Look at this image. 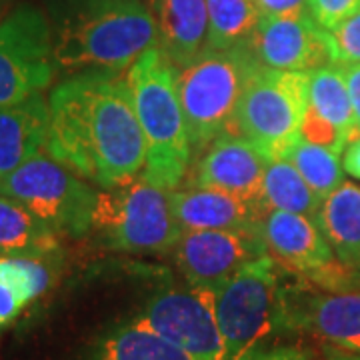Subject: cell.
I'll return each instance as SVG.
<instances>
[{
	"label": "cell",
	"instance_id": "obj_1",
	"mask_svg": "<svg viewBox=\"0 0 360 360\" xmlns=\"http://www.w3.org/2000/svg\"><path fill=\"white\" fill-rule=\"evenodd\" d=\"M46 153L101 188L136 180L146 146L127 72H80L49 94Z\"/></svg>",
	"mask_w": 360,
	"mask_h": 360
},
{
	"label": "cell",
	"instance_id": "obj_28",
	"mask_svg": "<svg viewBox=\"0 0 360 360\" xmlns=\"http://www.w3.org/2000/svg\"><path fill=\"white\" fill-rule=\"evenodd\" d=\"M356 11L360 0H309V14L322 30H333Z\"/></svg>",
	"mask_w": 360,
	"mask_h": 360
},
{
	"label": "cell",
	"instance_id": "obj_32",
	"mask_svg": "<svg viewBox=\"0 0 360 360\" xmlns=\"http://www.w3.org/2000/svg\"><path fill=\"white\" fill-rule=\"evenodd\" d=\"M342 168L350 176L360 180V136L345 148V153H342Z\"/></svg>",
	"mask_w": 360,
	"mask_h": 360
},
{
	"label": "cell",
	"instance_id": "obj_29",
	"mask_svg": "<svg viewBox=\"0 0 360 360\" xmlns=\"http://www.w3.org/2000/svg\"><path fill=\"white\" fill-rule=\"evenodd\" d=\"M234 360H312V352L300 347H257Z\"/></svg>",
	"mask_w": 360,
	"mask_h": 360
},
{
	"label": "cell",
	"instance_id": "obj_15",
	"mask_svg": "<svg viewBox=\"0 0 360 360\" xmlns=\"http://www.w3.org/2000/svg\"><path fill=\"white\" fill-rule=\"evenodd\" d=\"M172 210L182 231H258L269 208L214 188H174Z\"/></svg>",
	"mask_w": 360,
	"mask_h": 360
},
{
	"label": "cell",
	"instance_id": "obj_7",
	"mask_svg": "<svg viewBox=\"0 0 360 360\" xmlns=\"http://www.w3.org/2000/svg\"><path fill=\"white\" fill-rule=\"evenodd\" d=\"M309 108V72L258 68L250 77L229 132L252 142L269 160H276L300 139Z\"/></svg>",
	"mask_w": 360,
	"mask_h": 360
},
{
	"label": "cell",
	"instance_id": "obj_6",
	"mask_svg": "<svg viewBox=\"0 0 360 360\" xmlns=\"http://www.w3.org/2000/svg\"><path fill=\"white\" fill-rule=\"evenodd\" d=\"M281 264L270 257L250 260L210 290L226 356L234 360L283 330Z\"/></svg>",
	"mask_w": 360,
	"mask_h": 360
},
{
	"label": "cell",
	"instance_id": "obj_17",
	"mask_svg": "<svg viewBox=\"0 0 360 360\" xmlns=\"http://www.w3.org/2000/svg\"><path fill=\"white\" fill-rule=\"evenodd\" d=\"M49 118V98L42 92L0 106V179L46 150Z\"/></svg>",
	"mask_w": 360,
	"mask_h": 360
},
{
	"label": "cell",
	"instance_id": "obj_4",
	"mask_svg": "<svg viewBox=\"0 0 360 360\" xmlns=\"http://www.w3.org/2000/svg\"><path fill=\"white\" fill-rule=\"evenodd\" d=\"M260 66L245 46L208 51L193 65L179 68V94L193 156L229 132L250 77Z\"/></svg>",
	"mask_w": 360,
	"mask_h": 360
},
{
	"label": "cell",
	"instance_id": "obj_25",
	"mask_svg": "<svg viewBox=\"0 0 360 360\" xmlns=\"http://www.w3.org/2000/svg\"><path fill=\"white\" fill-rule=\"evenodd\" d=\"M283 158L302 174V179L309 182L310 188L322 200L345 182V168L340 162V155L324 146L298 139Z\"/></svg>",
	"mask_w": 360,
	"mask_h": 360
},
{
	"label": "cell",
	"instance_id": "obj_34",
	"mask_svg": "<svg viewBox=\"0 0 360 360\" xmlns=\"http://www.w3.org/2000/svg\"><path fill=\"white\" fill-rule=\"evenodd\" d=\"M13 0H0V22L6 18V14L13 11Z\"/></svg>",
	"mask_w": 360,
	"mask_h": 360
},
{
	"label": "cell",
	"instance_id": "obj_16",
	"mask_svg": "<svg viewBox=\"0 0 360 360\" xmlns=\"http://www.w3.org/2000/svg\"><path fill=\"white\" fill-rule=\"evenodd\" d=\"M158 49L176 68L193 65L210 51L206 0H148Z\"/></svg>",
	"mask_w": 360,
	"mask_h": 360
},
{
	"label": "cell",
	"instance_id": "obj_21",
	"mask_svg": "<svg viewBox=\"0 0 360 360\" xmlns=\"http://www.w3.org/2000/svg\"><path fill=\"white\" fill-rule=\"evenodd\" d=\"M309 106L314 108L322 118H326L330 124H335L347 136L348 144L360 136L342 66L330 63L310 70Z\"/></svg>",
	"mask_w": 360,
	"mask_h": 360
},
{
	"label": "cell",
	"instance_id": "obj_23",
	"mask_svg": "<svg viewBox=\"0 0 360 360\" xmlns=\"http://www.w3.org/2000/svg\"><path fill=\"white\" fill-rule=\"evenodd\" d=\"M264 205L269 210L296 212L314 219L319 214L322 198L309 186L302 174L288 160H269L264 172Z\"/></svg>",
	"mask_w": 360,
	"mask_h": 360
},
{
	"label": "cell",
	"instance_id": "obj_27",
	"mask_svg": "<svg viewBox=\"0 0 360 360\" xmlns=\"http://www.w3.org/2000/svg\"><path fill=\"white\" fill-rule=\"evenodd\" d=\"M300 139L312 142V144H319V146H324V148L333 150L336 155H342L345 148L348 146L347 136L310 106L307 108L302 124H300Z\"/></svg>",
	"mask_w": 360,
	"mask_h": 360
},
{
	"label": "cell",
	"instance_id": "obj_19",
	"mask_svg": "<svg viewBox=\"0 0 360 360\" xmlns=\"http://www.w3.org/2000/svg\"><path fill=\"white\" fill-rule=\"evenodd\" d=\"M60 248V236L18 200L0 193V257L46 258Z\"/></svg>",
	"mask_w": 360,
	"mask_h": 360
},
{
	"label": "cell",
	"instance_id": "obj_12",
	"mask_svg": "<svg viewBox=\"0 0 360 360\" xmlns=\"http://www.w3.org/2000/svg\"><path fill=\"white\" fill-rule=\"evenodd\" d=\"M269 255L258 231H184L172 248L188 286L214 290L250 260Z\"/></svg>",
	"mask_w": 360,
	"mask_h": 360
},
{
	"label": "cell",
	"instance_id": "obj_11",
	"mask_svg": "<svg viewBox=\"0 0 360 360\" xmlns=\"http://www.w3.org/2000/svg\"><path fill=\"white\" fill-rule=\"evenodd\" d=\"M283 330H300L324 347L360 354V288L322 290L283 284Z\"/></svg>",
	"mask_w": 360,
	"mask_h": 360
},
{
	"label": "cell",
	"instance_id": "obj_8",
	"mask_svg": "<svg viewBox=\"0 0 360 360\" xmlns=\"http://www.w3.org/2000/svg\"><path fill=\"white\" fill-rule=\"evenodd\" d=\"M0 193L26 206L58 236L82 238L92 231V217L101 191L44 150L2 176Z\"/></svg>",
	"mask_w": 360,
	"mask_h": 360
},
{
	"label": "cell",
	"instance_id": "obj_13",
	"mask_svg": "<svg viewBox=\"0 0 360 360\" xmlns=\"http://www.w3.org/2000/svg\"><path fill=\"white\" fill-rule=\"evenodd\" d=\"M245 49L260 68L278 72H310L333 63L326 30H322L309 13L260 16Z\"/></svg>",
	"mask_w": 360,
	"mask_h": 360
},
{
	"label": "cell",
	"instance_id": "obj_31",
	"mask_svg": "<svg viewBox=\"0 0 360 360\" xmlns=\"http://www.w3.org/2000/svg\"><path fill=\"white\" fill-rule=\"evenodd\" d=\"M342 70H345V78H347L348 94H350L354 118H356V124L360 129V65L342 66Z\"/></svg>",
	"mask_w": 360,
	"mask_h": 360
},
{
	"label": "cell",
	"instance_id": "obj_18",
	"mask_svg": "<svg viewBox=\"0 0 360 360\" xmlns=\"http://www.w3.org/2000/svg\"><path fill=\"white\" fill-rule=\"evenodd\" d=\"M336 258L348 269L360 272V186L342 182L322 200L314 217Z\"/></svg>",
	"mask_w": 360,
	"mask_h": 360
},
{
	"label": "cell",
	"instance_id": "obj_14",
	"mask_svg": "<svg viewBox=\"0 0 360 360\" xmlns=\"http://www.w3.org/2000/svg\"><path fill=\"white\" fill-rule=\"evenodd\" d=\"M266 167L269 158L252 142L238 134L224 132L198 156L188 184L264 202L262 188Z\"/></svg>",
	"mask_w": 360,
	"mask_h": 360
},
{
	"label": "cell",
	"instance_id": "obj_20",
	"mask_svg": "<svg viewBox=\"0 0 360 360\" xmlns=\"http://www.w3.org/2000/svg\"><path fill=\"white\" fill-rule=\"evenodd\" d=\"M51 284V269L42 258L0 257V330L11 326Z\"/></svg>",
	"mask_w": 360,
	"mask_h": 360
},
{
	"label": "cell",
	"instance_id": "obj_2",
	"mask_svg": "<svg viewBox=\"0 0 360 360\" xmlns=\"http://www.w3.org/2000/svg\"><path fill=\"white\" fill-rule=\"evenodd\" d=\"M54 58L66 77L124 72L158 46L148 0H44Z\"/></svg>",
	"mask_w": 360,
	"mask_h": 360
},
{
	"label": "cell",
	"instance_id": "obj_24",
	"mask_svg": "<svg viewBox=\"0 0 360 360\" xmlns=\"http://www.w3.org/2000/svg\"><path fill=\"white\" fill-rule=\"evenodd\" d=\"M206 13L210 51L245 46L262 16L255 0H206Z\"/></svg>",
	"mask_w": 360,
	"mask_h": 360
},
{
	"label": "cell",
	"instance_id": "obj_33",
	"mask_svg": "<svg viewBox=\"0 0 360 360\" xmlns=\"http://www.w3.org/2000/svg\"><path fill=\"white\" fill-rule=\"evenodd\" d=\"M324 356H326V360H360V354L338 350V348L333 347H324Z\"/></svg>",
	"mask_w": 360,
	"mask_h": 360
},
{
	"label": "cell",
	"instance_id": "obj_10",
	"mask_svg": "<svg viewBox=\"0 0 360 360\" xmlns=\"http://www.w3.org/2000/svg\"><path fill=\"white\" fill-rule=\"evenodd\" d=\"M132 322L162 336L193 360H224L226 356L210 290L193 286L158 290Z\"/></svg>",
	"mask_w": 360,
	"mask_h": 360
},
{
	"label": "cell",
	"instance_id": "obj_3",
	"mask_svg": "<svg viewBox=\"0 0 360 360\" xmlns=\"http://www.w3.org/2000/svg\"><path fill=\"white\" fill-rule=\"evenodd\" d=\"M127 78L146 146L141 176L174 191L186 180L194 160L180 103L179 68L155 46L130 66Z\"/></svg>",
	"mask_w": 360,
	"mask_h": 360
},
{
	"label": "cell",
	"instance_id": "obj_26",
	"mask_svg": "<svg viewBox=\"0 0 360 360\" xmlns=\"http://www.w3.org/2000/svg\"><path fill=\"white\" fill-rule=\"evenodd\" d=\"M330 60L338 66L360 65V11L326 30Z\"/></svg>",
	"mask_w": 360,
	"mask_h": 360
},
{
	"label": "cell",
	"instance_id": "obj_30",
	"mask_svg": "<svg viewBox=\"0 0 360 360\" xmlns=\"http://www.w3.org/2000/svg\"><path fill=\"white\" fill-rule=\"evenodd\" d=\"M262 16H300L309 13V0H255Z\"/></svg>",
	"mask_w": 360,
	"mask_h": 360
},
{
	"label": "cell",
	"instance_id": "obj_9",
	"mask_svg": "<svg viewBox=\"0 0 360 360\" xmlns=\"http://www.w3.org/2000/svg\"><path fill=\"white\" fill-rule=\"evenodd\" d=\"M58 75L51 22L39 6L18 4L0 22V106L49 89Z\"/></svg>",
	"mask_w": 360,
	"mask_h": 360
},
{
	"label": "cell",
	"instance_id": "obj_5",
	"mask_svg": "<svg viewBox=\"0 0 360 360\" xmlns=\"http://www.w3.org/2000/svg\"><path fill=\"white\" fill-rule=\"evenodd\" d=\"M168 188L139 176L98 193L92 231L108 248L129 255L172 252L182 236Z\"/></svg>",
	"mask_w": 360,
	"mask_h": 360
},
{
	"label": "cell",
	"instance_id": "obj_22",
	"mask_svg": "<svg viewBox=\"0 0 360 360\" xmlns=\"http://www.w3.org/2000/svg\"><path fill=\"white\" fill-rule=\"evenodd\" d=\"M90 360H193L162 336L130 321L104 335Z\"/></svg>",
	"mask_w": 360,
	"mask_h": 360
}]
</instances>
